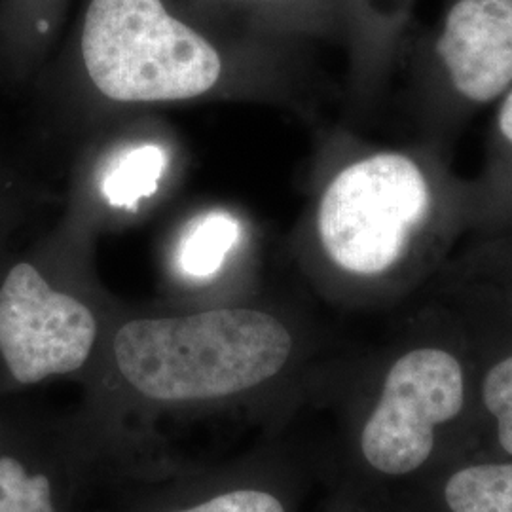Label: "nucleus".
<instances>
[{"mask_svg": "<svg viewBox=\"0 0 512 512\" xmlns=\"http://www.w3.org/2000/svg\"><path fill=\"white\" fill-rule=\"evenodd\" d=\"M442 501L448 512H512V459L454 471L442 486Z\"/></svg>", "mask_w": 512, "mask_h": 512, "instance_id": "nucleus-14", "label": "nucleus"}, {"mask_svg": "<svg viewBox=\"0 0 512 512\" xmlns=\"http://www.w3.org/2000/svg\"><path fill=\"white\" fill-rule=\"evenodd\" d=\"M336 512H349L348 507H342V509H338Z\"/></svg>", "mask_w": 512, "mask_h": 512, "instance_id": "nucleus-16", "label": "nucleus"}, {"mask_svg": "<svg viewBox=\"0 0 512 512\" xmlns=\"http://www.w3.org/2000/svg\"><path fill=\"white\" fill-rule=\"evenodd\" d=\"M118 308L63 247L0 256V399L38 385H82Z\"/></svg>", "mask_w": 512, "mask_h": 512, "instance_id": "nucleus-3", "label": "nucleus"}, {"mask_svg": "<svg viewBox=\"0 0 512 512\" xmlns=\"http://www.w3.org/2000/svg\"><path fill=\"white\" fill-rule=\"evenodd\" d=\"M241 222L226 211H211L194 220L175 251V272L184 283H215L241 241Z\"/></svg>", "mask_w": 512, "mask_h": 512, "instance_id": "nucleus-11", "label": "nucleus"}, {"mask_svg": "<svg viewBox=\"0 0 512 512\" xmlns=\"http://www.w3.org/2000/svg\"><path fill=\"white\" fill-rule=\"evenodd\" d=\"M2 401H4V399H0V412H2Z\"/></svg>", "mask_w": 512, "mask_h": 512, "instance_id": "nucleus-17", "label": "nucleus"}, {"mask_svg": "<svg viewBox=\"0 0 512 512\" xmlns=\"http://www.w3.org/2000/svg\"><path fill=\"white\" fill-rule=\"evenodd\" d=\"M80 57L93 90L118 105L194 101L228 84L219 46L164 0H90Z\"/></svg>", "mask_w": 512, "mask_h": 512, "instance_id": "nucleus-4", "label": "nucleus"}, {"mask_svg": "<svg viewBox=\"0 0 512 512\" xmlns=\"http://www.w3.org/2000/svg\"><path fill=\"white\" fill-rule=\"evenodd\" d=\"M169 167V154L156 143H141L124 150L105 171L99 190L114 209H137L152 198Z\"/></svg>", "mask_w": 512, "mask_h": 512, "instance_id": "nucleus-13", "label": "nucleus"}, {"mask_svg": "<svg viewBox=\"0 0 512 512\" xmlns=\"http://www.w3.org/2000/svg\"><path fill=\"white\" fill-rule=\"evenodd\" d=\"M308 334L256 300L188 310L118 308L73 420L101 480L158 475L171 427L256 414L291 384Z\"/></svg>", "mask_w": 512, "mask_h": 512, "instance_id": "nucleus-1", "label": "nucleus"}, {"mask_svg": "<svg viewBox=\"0 0 512 512\" xmlns=\"http://www.w3.org/2000/svg\"><path fill=\"white\" fill-rule=\"evenodd\" d=\"M512 88V0H456L414 82L423 137L444 143Z\"/></svg>", "mask_w": 512, "mask_h": 512, "instance_id": "nucleus-6", "label": "nucleus"}, {"mask_svg": "<svg viewBox=\"0 0 512 512\" xmlns=\"http://www.w3.org/2000/svg\"><path fill=\"white\" fill-rule=\"evenodd\" d=\"M437 277L494 315L512 319V226L463 239Z\"/></svg>", "mask_w": 512, "mask_h": 512, "instance_id": "nucleus-9", "label": "nucleus"}, {"mask_svg": "<svg viewBox=\"0 0 512 512\" xmlns=\"http://www.w3.org/2000/svg\"><path fill=\"white\" fill-rule=\"evenodd\" d=\"M469 236L512 226V88L495 105L484 165L469 179ZM465 238V239H467Z\"/></svg>", "mask_w": 512, "mask_h": 512, "instance_id": "nucleus-10", "label": "nucleus"}, {"mask_svg": "<svg viewBox=\"0 0 512 512\" xmlns=\"http://www.w3.org/2000/svg\"><path fill=\"white\" fill-rule=\"evenodd\" d=\"M323 169L298 234V255L336 300L365 304L408 293L469 236V179L444 143L351 139Z\"/></svg>", "mask_w": 512, "mask_h": 512, "instance_id": "nucleus-2", "label": "nucleus"}, {"mask_svg": "<svg viewBox=\"0 0 512 512\" xmlns=\"http://www.w3.org/2000/svg\"><path fill=\"white\" fill-rule=\"evenodd\" d=\"M99 480L71 412L2 401L0 512H84Z\"/></svg>", "mask_w": 512, "mask_h": 512, "instance_id": "nucleus-7", "label": "nucleus"}, {"mask_svg": "<svg viewBox=\"0 0 512 512\" xmlns=\"http://www.w3.org/2000/svg\"><path fill=\"white\" fill-rule=\"evenodd\" d=\"M492 330L482 338L480 397L495 421V437L512 458V319L494 315Z\"/></svg>", "mask_w": 512, "mask_h": 512, "instance_id": "nucleus-12", "label": "nucleus"}, {"mask_svg": "<svg viewBox=\"0 0 512 512\" xmlns=\"http://www.w3.org/2000/svg\"><path fill=\"white\" fill-rule=\"evenodd\" d=\"M469 361L454 334L418 336L389 355L353 437L366 473L403 478L425 467L440 429L465 408Z\"/></svg>", "mask_w": 512, "mask_h": 512, "instance_id": "nucleus-5", "label": "nucleus"}, {"mask_svg": "<svg viewBox=\"0 0 512 512\" xmlns=\"http://www.w3.org/2000/svg\"><path fill=\"white\" fill-rule=\"evenodd\" d=\"M112 512H294L289 480L268 450L133 480Z\"/></svg>", "mask_w": 512, "mask_h": 512, "instance_id": "nucleus-8", "label": "nucleus"}, {"mask_svg": "<svg viewBox=\"0 0 512 512\" xmlns=\"http://www.w3.org/2000/svg\"><path fill=\"white\" fill-rule=\"evenodd\" d=\"M10 205L12 202L8 200L6 192L0 188V256L6 251V236L10 232V220H12Z\"/></svg>", "mask_w": 512, "mask_h": 512, "instance_id": "nucleus-15", "label": "nucleus"}]
</instances>
